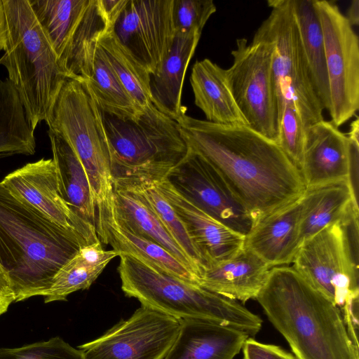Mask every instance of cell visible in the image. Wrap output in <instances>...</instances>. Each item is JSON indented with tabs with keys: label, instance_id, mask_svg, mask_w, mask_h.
Instances as JSON below:
<instances>
[{
	"label": "cell",
	"instance_id": "cell-1",
	"mask_svg": "<svg viewBox=\"0 0 359 359\" xmlns=\"http://www.w3.org/2000/svg\"><path fill=\"white\" fill-rule=\"evenodd\" d=\"M177 122L188 148L217 170L254 224L302 196L306 187L299 170L275 142L248 126L186 114Z\"/></svg>",
	"mask_w": 359,
	"mask_h": 359
},
{
	"label": "cell",
	"instance_id": "cell-2",
	"mask_svg": "<svg viewBox=\"0 0 359 359\" xmlns=\"http://www.w3.org/2000/svg\"><path fill=\"white\" fill-rule=\"evenodd\" d=\"M255 299L298 359H359L340 309L292 266L271 268Z\"/></svg>",
	"mask_w": 359,
	"mask_h": 359
},
{
	"label": "cell",
	"instance_id": "cell-3",
	"mask_svg": "<svg viewBox=\"0 0 359 359\" xmlns=\"http://www.w3.org/2000/svg\"><path fill=\"white\" fill-rule=\"evenodd\" d=\"M86 245L0 184V263L15 302L43 296L58 270Z\"/></svg>",
	"mask_w": 359,
	"mask_h": 359
},
{
	"label": "cell",
	"instance_id": "cell-4",
	"mask_svg": "<svg viewBox=\"0 0 359 359\" xmlns=\"http://www.w3.org/2000/svg\"><path fill=\"white\" fill-rule=\"evenodd\" d=\"M6 43L0 65L8 72L33 130L49 118L67 79L29 0H2Z\"/></svg>",
	"mask_w": 359,
	"mask_h": 359
},
{
	"label": "cell",
	"instance_id": "cell-5",
	"mask_svg": "<svg viewBox=\"0 0 359 359\" xmlns=\"http://www.w3.org/2000/svg\"><path fill=\"white\" fill-rule=\"evenodd\" d=\"M117 268L121 289L129 297L175 318H198L231 326L255 337L262 318L237 301L189 283L121 253Z\"/></svg>",
	"mask_w": 359,
	"mask_h": 359
},
{
	"label": "cell",
	"instance_id": "cell-6",
	"mask_svg": "<svg viewBox=\"0 0 359 359\" xmlns=\"http://www.w3.org/2000/svg\"><path fill=\"white\" fill-rule=\"evenodd\" d=\"M102 116L113 184L159 182L188 152L177 122L153 104L135 120Z\"/></svg>",
	"mask_w": 359,
	"mask_h": 359
},
{
	"label": "cell",
	"instance_id": "cell-7",
	"mask_svg": "<svg viewBox=\"0 0 359 359\" xmlns=\"http://www.w3.org/2000/svg\"><path fill=\"white\" fill-rule=\"evenodd\" d=\"M46 123L62 137L83 164L95 205L113 192L109 142L102 113L83 81L67 78Z\"/></svg>",
	"mask_w": 359,
	"mask_h": 359
},
{
	"label": "cell",
	"instance_id": "cell-8",
	"mask_svg": "<svg viewBox=\"0 0 359 359\" xmlns=\"http://www.w3.org/2000/svg\"><path fill=\"white\" fill-rule=\"evenodd\" d=\"M271 11L260 27L273 46L272 74L278 130L286 106L292 107L306 129L323 120L304 55L293 0H269Z\"/></svg>",
	"mask_w": 359,
	"mask_h": 359
},
{
	"label": "cell",
	"instance_id": "cell-9",
	"mask_svg": "<svg viewBox=\"0 0 359 359\" xmlns=\"http://www.w3.org/2000/svg\"><path fill=\"white\" fill-rule=\"evenodd\" d=\"M272 43L259 26L252 41L236 40L226 77L236 103L250 128L277 142L278 130L272 74Z\"/></svg>",
	"mask_w": 359,
	"mask_h": 359
},
{
	"label": "cell",
	"instance_id": "cell-10",
	"mask_svg": "<svg viewBox=\"0 0 359 359\" xmlns=\"http://www.w3.org/2000/svg\"><path fill=\"white\" fill-rule=\"evenodd\" d=\"M323 30L331 122L337 128L359 109V39L339 7L314 0Z\"/></svg>",
	"mask_w": 359,
	"mask_h": 359
},
{
	"label": "cell",
	"instance_id": "cell-11",
	"mask_svg": "<svg viewBox=\"0 0 359 359\" xmlns=\"http://www.w3.org/2000/svg\"><path fill=\"white\" fill-rule=\"evenodd\" d=\"M180 326V319L142 305L129 318L79 349L83 359H163Z\"/></svg>",
	"mask_w": 359,
	"mask_h": 359
},
{
	"label": "cell",
	"instance_id": "cell-12",
	"mask_svg": "<svg viewBox=\"0 0 359 359\" xmlns=\"http://www.w3.org/2000/svg\"><path fill=\"white\" fill-rule=\"evenodd\" d=\"M292 268L339 309L359 293L358 267L349 259L338 222L304 241Z\"/></svg>",
	"mask_w": 359,
	"mask_h": 359
},
{
	"label": "cell",
	"instance_id": "cell-13",
	"mask_svg": "<svg viewBox=\"0 0 359 359\" xmlns=\"http://www.w3.org/2000/svg\"><path fill=\"white\" fill-rule=\"evenodd\" d=\"M166 179L183 196L209 216L245 236L254 221L217 170L188 148Z\"/></svg>",
	"mask_w": 359,
	"mask_h": 359
},
{
	"label": "cell",
	"instance_id": "cell-14",
	"mask_svg": "<svg viewBox=\"0 0 359 359\" xmlns=\"http://www.w3.org/2000/svg\"><path fill=\"white\" fill-rule=\"evenodd\" d=\"M174 0H128L112 32L150 75L156 74L175 36Z\"/></svg>",
	"mask_w": 359,
	"mask_h": 359
},
{
	"label": "cell",
	"instance_id": "cell-15",
	"mask_svg": "<svg viewBox=\"0 0 359 359\" xmlns=\"http://www.w3.org/2000/svg\"><path fill=\"white\" fill-rule=\"evenodd\" d=\"M0 184L53 222L76 234L86 245L100 241L95 226L74 214L63 200L53 159L27 163L7 175Z\"/></svg>",
	"mask_w": 359,
	"mask_h": 359
},
{
	"label": "cell",
	"instance_id": "cell-16",
	"mask_svg": "<svg viewBox=\"0 0 359 359\" xmlns=\"http://www.w3.org/2000/svg\"><path fill=\"white\" fill-rule=\"evenodd\" d=\"M95 226L102 243L182 280L198 284L197 275L169 251L133 231L116 215L113 192L95 205Z\"/></svg>",
	"mask_w": 359,
	"mask_h": 359
},
{
	"label": "cell",
	"instance_id": "cell-17",
	"mask_svg": "<svg viewBox=\"0 0 359 359\" xmlns=\"http://www.w3.org/2000/svg\"><path fill=\"white\" fill-rule=\"evenodd\" d=\"M156 184L184 224L198 250L205 267L210 264L233 257L243 248L244 236L199 209L177 191L166 179Z\"/></svg>",
	"mask_w": 359,
	"mask_h": 359
},
{
	"label": "cell",
	"instance_id": "cell-18",
	"mask_svg": "<svg viewBox=\"0 0 359 359\" xmlns=\"http://www.w3.org/2000/svg\"><path fill=\"white\" fill-rule=\"evenodd\" d=\"M299 171L306 187L348 180L347 135L324 119L309 126Z\"/></svg>",
	"mask_w": 359,
	"mask_h": 359
},
{
	"label": "cell",
	"instance_id": "cell-19",
	"mask_svg": "<svg viewBox=\"0 0 359 359\" xmlns=\"http://www.w3.org/2000/svg\"><path fill=\"white\" fill-rule=\"evenodd\" d=\"M300 216L299 198L255 222L243 247L271 267L289 266L302 245Z\"/></svg>",
	"mask_w": 359,
	"mask_h": 359
},
{
	"label": "cell",
	"instance_id": "cell-20",
	"mask_svg": "<svg viewBox=\"0 0 359 359\" xmlns=\"http://www.w3.org/2000/svg\"><path fill=\"white\" fill-rule=\"evenodd\" d=\"M180 321L178 334L163 359H233L249 337L238 329L215 321Z\"/></svg>",
	"mask_w": 359,
	"mask_h": 359
},
{
	"label": "cell",
	"instance_id": "cell-21",
	"mask_svg": "<svg viewBox=\"0 0 359 359\" xmlns=\"http://www.w3.org/2000/svg\"><path fill=\"white\" fill-rule=\"evenodd\" d=\"M271 268L243 247L233 257L208 264L201 271L198 284L217 294L245 303L256 299Z\"/></svg>",
	"mask_w": 359,
	"mask_h": 359
},
{
	"label": "cell",
	"instance_id": "cell-22",
	"mask_svg": "<svg viewBox=\"0 0 359 359\" xmlns=\"http://www.w3.org/2000/svg\"><path fill=\"white\" fill-rule=\"evenodd\" d=\"M201 35L198 32L175 34L171 48L158 72L150 77L151 103L176 121L186 114V108L182 104L183 82Z\"/></svg>",
	"mask_w": 359,
	"mask_h": 359
},
{
	"label": "cell",
	"instance_id": "cell-23",
	"mask_svg": "<svg viewBox=\"0 0 359 359\" xmlns=\"http://www.w3.org/2000/svg\"><path fill=\"white\" fill-rule=\"evenodd\" d=\"M190 83L195 104L203 111L207 121L248 127L231 93L226 69L207 58L196 61Z\"/></svg>",
	"mask_w": 359,
	"mask_h": 359
},
{
	"label": "cell",
	"instance_id": "cell-24",
	"mask_svg": "<svg viewBox=\"0 0 359 359\" xmlns=\"http://www.w3.org/2000/svg\"><path fill=\"white\" fill-rule=\"evenodd\" d=\"M48 134L63 200L74 214L95 225V205L83 164L62 137L50 131Z\"/></svg>",
	"mask_w": 359,
	"mask_h": 359
},
{
	"label": "cell",
	"instance_id": "cell-25",
	"mask_svg": "<svg viewBox=\"0 0 359 359\" xmlns=\"http://www.w3.org/2000/svg\"><path fill=\"white\" fill-rule=\"evenodd\" d=\"M352 203L356 205L348 180L306 187L300 198L302 243L339 222Z\"/></svg>",
	"mask_w": 359,
	"mask_h": 359
},
{
	"label": "cell",
	"instance_id": "cell-26",
	"mask_svg": "<svg viewBox=\"0 0 359 359\" xmlns=\"http://www.w3.org/2000/svg\"><path fill=\"white\" fill-rule=\"evenodd\" d=\"M114 210L116 216L139 235L169 251L198 276L199 270L168 232L156 214L135 191L113 185Z\"/></svg>",
	"mask_w": 359,
	"mask_h": 359
},
{
	"label": "cell",
	"instance_id": "cell-27",
	"mask_svg": "<svg viewBox=\"0 0 359 359\" xmlns=\"http://www.w3.org/2000/svg\"><path fill=\"white\" fill-rule=\"evenodd\" d=\"M119 253L105 250L99 241L81 247L55 273L43 294L44 302L65 301L69 294L86 290L98 278L107 265Z\"/></svg>",
	"mask_w": 359,
	"mask_h": 359
},
{
	"label": "cell",
	"instance_id": "cell-28",
	"mask_svg": "<svg viewBox=\"0 0 359 359\" xmlns=\"http://www.w3.org/2000/svg\"><path fill=\"white\" fill-rule=\"evenodd\" d=\"M304 55L316 93L324 110L330 109V89L325 43L314 0H293Z\"/></svg>",
	"mask_w": 359,
	"mask_h": 359
},
{
	"label": "cell",
	"instance_id": "cell-29",
	"mask_svg": "<svg viewBox=\"0 0 359 359\" xmlns=\"http://www.w3.org/2000/svg\"><path fill=\"white\" fill-rule=\"evenodd\" d=\"M107 29V22L98 0H90L65 52L59 60L67 78L84 82L90 79L97 39Z\"/></svg>",
	"mask_w": 359,
	"mask_h": 359
},
{
	"label": "cell",
	"instance_id": "cell-30",
	"mask_svg": "<svg viewBox=\"0 0 359 359\" xmlns=\"http://www.w3.org/2000/svg\"><path fill=\"white\" fill-rule=\"evenodd\" d=\"M84 83L102 114L126 121L135 120L143 112L123 86L97 43L92 75Z\"/></svg>",
	"mask_w": 359,
	"mask_h": 359
},
{
	"label": "cell",
	"instance_id": "cell-31",
	"mask_svg": "<svg viewBox=\"0 0 359 359\" xmlns=\"http://www.w3.org/2000/svg\"><path fill=\"white\" fill-rule=\"evenodd\" d=\"M29 2L60 60L90 0H29Z\"/></svg>",
	"mask_w": 359,
	"mask_h": 359
},
{
	"label": "cell",
	"instance_id": "cell-32",
	"mask_svg": "<svg viewBox=\"0 0 359 359\" xmlns=\"http://www.w3.org/2000/svg\"><path fill=\"white\" fill-rule=\"evenodd\" d=\"M35 151L34 130L18 93L8 79H0V156L32 155Z\"/></svg>",
	"mask_w": 359,
	"mask_h": 359
},
{
	"label": "cell",
	"instance_id": "cell-33",
	"mask_svg": "<svg viewBox=\"0 0 359 359\" xmlns=\"http://www.w3.org/2000/svg\"><path fill=\"white\" fill-rule=\"evenodd\" d=\"M111 68L124 88L143 111L151 105L149 72L116 39L111 29L103 32L97 39Z\"/></svg>",
	"mask_w": 359,
	"mask_h": 359
},
{
	"label": "cell",
	"instance_id": "cell-34",
	"mask_svg": "<svg viewBox=\"0 0 359 359\" xmlns=\"http://www.w3.org/2000/svg\"><path fill=\"white\" fill-rule=\"evenodd\" d=\"M113 185L130 189L144 199L175 241L197 266L201 274L205 267V262L182 221L158 189L156 183L138 182Z\"/></svg>",
	"mask_w": 359,
	"mask_h": 359
},
{
	"label": "cell",
	"instance_id": "cell-35",
	"mask_svg": "<svg viewBox=\"0 0 359 359\" xmlns=\"http://www.w3.org/2000/svg\"><path fill=\"white\" fill-rule=\"evenodd\" d=\"M0 359H83L80 349L59 337L18 348H0Z\"/></svg>",
	"mask_w": 359,
	"mask_h": 359
},
{
	"label": "cell",
	"instance_id": "cell-36",
	"mask_svg": "<svg viewBox=\"0 0 359 359\" xmlns=\"http://www.w3.org/2000/svg\"><path fill=\"white\" fill-rule=\"evenodd\" d=\"M305 140L306 128L299 115L294 108L286 106L276 144L299 170L303 161Z\"/></svg>",
	"mask_w": 359,
	"mask_h": 359
},
{
	"label": "cell",
	"instance_id": "cell-37",
	"mask_svg": "<svg viewBox=\"0 0 359 359\" xmlns=\"http://www.w3.org/2000/svg\"><path fill=\"white\" fill-rule=\"evenodd\" d=\"M216 11L212 0H174L172 18L177 33L198 32Z\"/></svg>",
	"mask_w": 359,
	"mask_h": 359
},
{
	"label": "cell",
	"instance_id": "cell-38",
	"mask_svg": "<svg viewBox=\"0 0 359 359\" xmlns=\"http://www.w3.org/2000/svg\"><path fill=\"white\" fill-rule=\"evenodd\" d=\"M243 359H298L281 347L248 337L242 348Z\"/></svg>",
	"mask_w": 359,
	"mask_h": 359
},
{
	"label": "cell",
	"instance_id": "cell-39",
	"mask_svg": "<svg viewBox=\"0 0 359 359\" xmlns=\"http://www.w3.org/2000/svg\"><path fill=\"white\" fill-rule=\"evenodd\" d=\"M358 299L359 293L351 294L340 309L348 334L354 345L359 348Z\"/></svg>",
	"mask_w": 359,
	"mask_h": 359
},
{
	"label": "cell",
	"instance_id": "cell-40",
	"mask_svg": "<svg viewBox=\"0 0 359 359\" xmlns=\"http://www.w3.org/2000/svg\"><path fill=\"white\" fill-rule=\"evenodd\" d=\"M348 138V182L352 192L353 201L358 205V165L359 140Z\"/></svg>",
	"mask_w": 359,
	"mask_h": 359
},
{
	"label": "cell",
	"instance_id": "cell-41",
	"mask_svg": "<svg viewBox=\"0 0 359 359\" xmlns=\"http://www.w3.org/2000/svg\"><path fill=\"white\" fill-rule=\"evenodd\" d=\"M15 302V294L10 276L0 263V316L6 313Z\"/></svg>",
	"mask_w": 359,
	"mask_h": 359
},
{
	"label": "cell",
	"instance_id": "cell-42",
	"mask_svg": "<svg viewBox=\"0 0 359 359\" xmlns=\"http://www.w3.org/2000/svg\"><path fill=\"white\" fill-rule=\"evenodd\" d=\"M102 13L107 22V29L112 27L128 0H98Z\"/></svg>",
	"mask_w": 359,
	"mask_h": 359
},
{
	"label": "cell",
	"instance_id": "cell-43",
	"mask_svg": "<svg viewBox=\"0 0 359 359\" xmlns=\"http://www.w3.org/2000/svg\"><path fill=\"white\" fill-rule=\"evenodd\" d=\"M349 24L353 27L359 24V0L351 1L345 15Z\"/></svg>",
	"mask_w": 359,
	"mask_h": 359
},
{
	"label": "cell",
	"instance_id": "cell-44",
	"mask_svg": "<svg viewBox=\"0 0 359 359\" xmlns=\"http://www.w3.org/2000/svg\"><path fill=\"white\" fill-rule=\"evenodd\" d=\"M6 43V25L2 0H0V51L4 50Z\"/></svg>",
	"mask_w": 359,
	"mask_h": 359
}]
</instances>
